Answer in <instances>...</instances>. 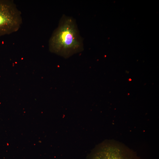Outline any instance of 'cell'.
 I'll return each mask as SVG.
<instances>
[{
  "mask_svg": "<svg viewBox=\"0 0 159 159\" xmlns=\"http://www.w3.org/2000/svg\"><path fill=\"white\" fill-rule=\"evenodd\" d=\"M49 51L67 57L82 51L83 44L75 20L63 15L49 41Z\"/></svg>",
  "mask_w": 159,
  "mask_h": 159,
  "instance_id": "1",
  "label": "cell"
},
{
  "mask_svg": "<svg viewBox=\"0 0 159 159\" xmlns=\"http://www.w3.org/2000/svg\"><path fill=\"white\" fill-rule=\"evenodd\" d=\"M22 23L21 12L13 1L0 0V37L17 32Z\"/></svg>",
  "mask_w": 159,
  "mask_h": 159,
  "instance_id": "2",
  "label": "cell"
},
{
  "mask_svg": "<svg viewBox=\"0 0 159 159\" xmlns=\"http://www.w3.org/2000/svg\"><path fill=\"white\" fill-rule=\"evenodd\" d=\"M91 159H132L120 149L109 146L104 148L94 154Z\"/></svg>",
  "mask_w": 159,
  "mask_h": 159,
  "instance_id": "3",
  "label": "cell"
}]
</instances>
